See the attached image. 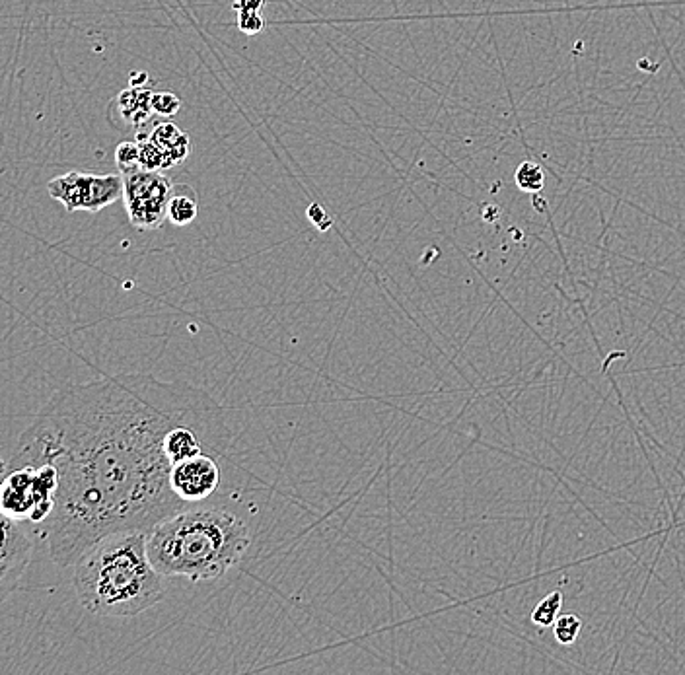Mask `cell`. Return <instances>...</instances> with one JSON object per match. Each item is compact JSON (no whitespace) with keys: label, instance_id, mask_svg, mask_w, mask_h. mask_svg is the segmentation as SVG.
Here are the masks:
<instances>
[{"label":"cell","instance_id":"cell-7","mask_svg":"<svg viewBox=\"0 0 685 675\" xmlns=\"http://www.w3.org/2000/svg\"><path fill=\"white\" fill-rule=\"evenodd\" d=\"M30 561L32 539L22 530L20 522L0 510V604L18 590Z\"/></svg>","mask_w":685,"mask_h":675},{"label":"cell","instance_id":"cell-6","mask_svg":"<svg viewBox=\"0 0 685 675\" xmlns=\"http://www.w3.org/2000/svg\"><path fill=\"white\" fill-rule=\"evenodd\" d=\"M47 189L49 195L63 203V207L71 213H98L123 197V176L69 172L65 176L51 179Z\"/></svg>","mask_w":685,"mask_h":675},{"label":"cell","instance_id":"cell-20","mask_svg":"<svg viewBox=\"0 0 685 675\" xmlns=\"http://www.w3.org/2000/svg\"><path fill=\"white\" fill-rule=\"evenodd\" d=\"M265 0H234V8L240 10H261Z\"/></svg>","mask_w":685,"mask_h":675},{"label":"cell","instance_id":"cell-5","mask_svg":"<svg viewBox=\"0 0 685 675\" xmlns=\"http://www.w3.org/2000/svg\"><path fill=\"white\" fill-rule=\"evenodd\" d=\"M123 176V199L129 220L139 230L160 228L168 218V203L174 193L172 181L160 172L133 170Z\"/></svg>","mask_w":685,"mask_h":675},{"label":"cell","instance_id":"cell-4","mask_svg":"<svg viewBox=\"0 0 685 675\" xmlns=\"http://www.w3.org/2000/svg\"><path fill=\"white\" fill-rule=\"evenodd\" d=\"M57 487L59 475L51 463L12 467L0 485V510L20 524H43L55 508Z\"/></svg>","mask_w":685,"mask_h":675},{"label":"cell","instance_id":"cell-10","mask_svg":"<svg viewBox=\"0 0 685 675\" xmlns=\"http://www.w3.org/2000/svg\"><path fill=\"white\" fill-rule=\"evenodd\" d=\"M164 454L174 463L193 458L197 454H203V442L197 436V430L189 427L187 423H181L170 428L164 436Z\"/></svg>","mask_w":685,"mask_h":675},{"label":"cell","instance_id":"cell-14","mask_svg":"<svg viewBox=\"0 0 685 675\" xmlns=\"http://www.w3.org/2000/svg\"><path fill=\"white\" fill-rule=\"evenodd\" d=\"M563 607V594L561 592H551L549 596H545L540 604L536 605L534 613H532V621L540 627H551L555 623V619L559 617V611Z\"/></svg>","mask_w":685,"mask_h":675},{"label":"cell","instance_id":"cell-3","mask_svg":"<svg viewBox=\"0 0 685 675\" xmlns=\"http://www.w3.org/2000/svg\"><path fill=\"white\" fill-rule=\"evenodd\" d=\"M248 524L213 508L178 510L146 532L152 567L164 578L185 576L191 582H215L234 569L248 553Z\"/></svg>","mask_w":685,"mask_h":675},{"label":"cell","instance_id":"cell-16","mask_svg":"<svg viewBox=\"0 0 685 675\" xmlns=\"http://www.w3.org/2000/svg\"><path fill=\"white\" fill-rule=\"evenodd\" d=\"M117 166L121 168V174L133 172L141 168V148L139 143H121L115 152Z\"/></svg>","mask_w":685,"mask_h":675},{"label":"cell","instance_id":"cell-13","mask_svg":"<svg viewBox=\"0 0 685 675\" xmlns=\"http://www.w3.org/2000/svg\"><path fill=\"white\" fill-rule=\"evenodd\" d=\"M514 179H516V185L526 193H541L545 187V174L540 164L532 160H526L520 164Z\"/></svg>","mask_w":685,"mask_h":675},{"label":"cell","instance_id":"cell-12","mask_svg":"<svg viewBox=\"0 0 685 675\" xmlns=\"http://www.w3.org/2000/svg\"><path fill=\"white\" fill-rule=\"evenodd\" d=\"M197 214H199V205H197L193 189L187 185L174 187V193L168 203L170 222L176 226H187L197 218Z\"/></svg>","mask_w":685,"mask_h":675},{"label":"cell","instance_id":"cell-17","mask_svg":"<svg viewBox=\"0 0 685 675\" xmlns=\"http://www.w3.org/2000/svg\"><path fill=\"white\" fill-rule=\"evenodd\" d=\"M181 109V100L170 92L152 94V111L162 117H174Z\"/></svg>","mask_w":685,"mask_h":675},{"label":"cell","instance_id":"cell-8","mask_svg":"<svg viewBox=\"0 0 685 675\" xmlns=\"http://www.w3.org/2000/svg\"><path fill=\"white\" fill-rule=\"evenodd\" d=\"M170 485L176 497L185 504L207 500L217 493L220 485V467L211 456L197 454L193 458L172 465Z\"/></svg>","mask_w":685,"mask_h":675},{"label":"cell","instance_id":"cell-9","mask_svg":"<svg viewBox=\"0 0 685 675\" xmlns=\"http://www.w3.org/2000/svg\"><path fill=\"white\" fill-rule=\"evenodd\" d=\"M148 139H150V143L154 144L162 152L168 168L181 164L187 158L189 150H191L189 137L181 129H178L174 123H160V125H156L154 131L148 135Z\"/></svg>","mask_w":685,"mask_h":675},{"label":"cell","instance_id":"cell-15","mask_svg":"<svg viewBox=\"0 0 685 675\" xmlns=\"http://www.w3.org/2000/svg\"><path fill=\"white\" fill-rule=\"evenodd\" d=\"M580 629H582V619L575 615V613H565V615L557 617L555 623H553L555 639H557L559 644H563V646L573 644L578 639V635H580Z\"/></svg>","mask_w":685,"mask_h":675},{"label":"cell","instance_id":"cell-1","mask_svg":"<svg viewBox=\"0 0 685 675\" xmlns=\"http://www.w3.org/2000/svg\"><path fill=\"white\" fill-rule=\"evenodd\" d=\"M185 423L176 391L148 376H111L57 391L24 430L8 469L51 463L59 475L43 537L59 567H73L104 535L148 532L176 514L164 436Z\"/></svg>","mask_w":685,"mask_h":675},{"label":"cell","instance_id":"cell-2","mask_svg":"<svg viewBox=\"0 0 685 675\" xmlns=\"http://www.w3.org/2000/svg\"><path fill=\"white\" fill-rule=\"evenodd\" d=\"M73 586L80 605L98 617H135L166 596L143 530L108 533L84 549L74 561Z\"/></svg>","mask_w":685,"mask_h":675},{"label":"cell","instance_id":"cell-11","mask_svg":"<svg viewBox=\"0 0 685 675\" xmlns=\"http://www.w3.org/2000/svg\"><path fill=\"white\" fill-rule=\"evenodd\" d=\"M119 106L125 115V119L133 125H143L152 117V92L143 88L127 90L119 96Z\"/></svg>","mask_w":685,"mask_h":675},{"label":"cell","instance_id":"cell-21","mask_svg":"<svg viewBox=\"0 0 685 675\" xmlns=\"http://www.w3.org/2000/svg\"><path fill=\"white\" fill-rule=\"evenodd\" d=\"M6 471H8V463L2 462V460H0V485H2L4 477H6Z\"/></svg>","mask_w":685,"mask_h":675},{"label":"cell","instance_id":"cell-18","mask_svg":"<svg viewBox=\"0 0 685 675\" xmlns=\"http://www.w3.org/2000/svg\"><path fill=\"white\" fill-rule=\"evenodd\" d=\"M238 28L248 36H257L265 28V20L261 16V10H240Z\"/></svg>","mask_w":685,"mask_h":675},{"label":"cell","instance_id":"cell-19","mask_svg":"<svg viewBox=\"0 0 685 675\" xmlns=\"http://www.w3.org/2000/svg\"><path fill=\"white\" fill-rule=\"evenodd\" d=\"M308 218L314 222V226H316L318 230H329V226H331L329 214L325 213L324 207H320L318 203L310 205V209H308Z\"/></svg>","mask_w":685,"mask_h":675}]
</instances>
